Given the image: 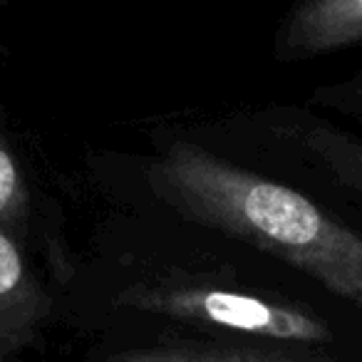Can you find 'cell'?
<instances>
[{"label": "cell", "instance_id": "obj_1", "mask_svg": "<svg viewBox=\"0 0 362 362\" xmlns=\"http://www.w3.org/2000/svg\"><path fill=\"white\" fill-rule=\"evenodd\" d=\"M146 184L187 221L251 243L362 308V236L308 197L194 141L166 146L146 169Z\"/></svg>", "mask_w": 362, "mask_h": 362}, {"label": "cell", "instance_id": "obj_2", "mask_svg": "<svg viewBox=\"0 0 362 362\" xmlns=\"http://www.w3.org/2000/svg\"><path fill=\"white\" fill-rule=\"evenodd\" d=\"M117 305L199 327L288 342H330L332 330L320 315L291 303L253 293L179 281L134 283L117 293Z\"/></svg>", "mask_w": 362, "mask_h": 362}, {"label": "cell", "instance_id": "obj_3", "mask_svg": "<svg viewBox=\"0 0 362 362\" xmlns=\"http://www.w3.org/2000/svg\"><path fill=\"white\" fill-rule=\"evenodd\" d=\"M52 315V296L33 256L0 233V362H21L35 350Z\"/></svg>", "mask_w": 362, "mask_h": 362}, {"label": "cell", "instance_id": "obj_4", "mask_svg": "<svg viewBox=\"0 0 362 362\" xmlns=\"http://www.w3.org/2000/svg\"><path fill=\"white\" fill-rule=\"evenodd\" d=\"M362 45V0H310L283 21L278 55L286 60L327 55Z\"/></svg>", "mask_w": 362, "mask_h": 362}, {"label": "cell", "instance_id": "obj_5", "mask_svg": "<svg viewBox=\"0 0 362 362\" xmlns=\"http://www.w3.org/2000/svg\"><path fill=\"white\" fill-rule=\"evenodd\" d=\"M33 223H35V202L30 184L11 144L6 117L0 110V233H6L18 246L33 253Z\"/></svg>", "mask_w": 362, "mask_h": 362}, {"label": "cell", "instance_id": "obj_6", "mask_svg": "<svg viewBox=\"0 0 362 362\" xmlns=\"http://www.w3.org/2000/svg\"><path fill=\"white\" fill-rule=\"evenodd\" d=\"M107 362H296L281 355L261 350H243V347H216V345H151L132 347V350L112 352Z\"/></svg>", "mask_w": 362, "mask_h": 362}, {"label": "cell", "instance_id": "obj_7", "mask_svg": "<svg viewBox=\"0 0 362 362\" xmlns=\"http://www.w3.org/2000/svg\"><path fill=\"white\" fill-rule=\"evenodd\" d=\"M305 146L330 169L342 187L362 197V139L332 127H313Z\"/></svg>", "mask_w": 362, "mask_h": 362}]
</instances>
